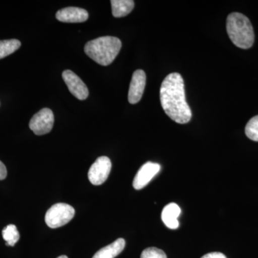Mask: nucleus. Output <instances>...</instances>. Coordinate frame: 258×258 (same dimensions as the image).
<instances>
[{"instance_id":"nucleus-1","label":"nucleus","mask_w":258,"mask_h":258,"mask_svg":"<svg viewBox=\"0 0 258 258\" xmlns=\"http://www.w3.org/2000/svg\"><path fill=\"white\" fill-rule=\"evenodd\" d=\"M160 101L164 112L171 120L185 124L192 113L185 96L184 80L178 73L168 75L160 88Z\"/></svg>"},{"instance_id":"nucleus-2","label":"nucleus","mask_w":258,"mask_h":258,"mask_svg":"<svg viewBox=\"0 0 258 258\" xmlns=\"http://www.w3.org/2000/svg\"><path fill=\"white\" fill-rule=\"evenodd\" d=\"M121 48V42L118 37L105 36L88 42L84 51L88 57L103 66L111 64Z\"/></svg>"},{"instance_id":"nucleus-3","label":"nucleus","mask_w":258,"mask_h":258,"mask_svg":"<svg viewBox=\"0 0 258 258\" xmlns=\"http://www.w3.org/2000/svg\"><path fill=\"white\" fill-rule=\"evenodd\" d=\"M227 31L236 46L248 49L253 45V28L249 19L244 15L238 13L229 15L227 19Z\"/></svg>"},{"instance_id":"nucleus-4","label":"nucleus","mask_w":258,"mask_h":258,"mask_svg":"<svg viewBox=\"0 0 258 258\" xmlns=\"http://www.w3.org/2000/svg\"><path fill=\"white\" fill-rule=\"evenodd\" d=\"M75 212L74 208L68 204H55L47 210L45 222L50 228H58L69 223L74 218Z\"/></svg>"},{"instance_id":"nucleus-5","label":"nucleus","mask_w":258,"mask_h":258,"mask_svg":"<svg viewBox=\"0 0 258 258\" xmlns=\"http://www.w3.org/2000/svg\"><path fill=\"white\" fill-rule=\"evenodd\" d=\"M54 124V114L50 108H42L30 120L29 126L37 136L50 133Z\"/></svg>"},{"instance_id":"nucleus-6","label":"nucleus","mask_w":258,"mask_h":258,"mask_svg":"<svg viewBox=\"0 0 258 258\" xmlns=\"http://www.w3.org/2000/svg\"><path fill=\"white\" fill-rule=\"evenodd\" d=\"M111 170V161L107 157H100L96 159L88 171V179L93 185L103 184Z\"/></svg>"},{"instance_id":"nucleus-7","label":"nucleus","mask_w":258,"mask_h":258,"mask_svg":"<svg viewBox=\"0 0 258 258\" xmlns=\"http://www.w3.org/2000/svg\"><path fill=\"white\" fill-rule=\"evenodd\" d=\"M62 79L67 85L70 92L78 99L83 101L88 98L89 91L86 85L73 71L66 70L62 74Z\"/></svg>"},{"instance_id":"nucleus-8","label":"nucleus","mask_w":258,"mask_h":258,"mask_svg":"<svg viewBox=\"0 0 258 258\" xmlns=\"http://www.w3.org/2000/svg\"><path fill=\"white\" fill-rule=\"evenodd\" d=\"M161 169V166L157 163L148 161L139 169L138 172L136 174L133 181L134 189H142L145 187L151 180L154 177Z\"/></svg>"},{"instance_id":"nucleus-9","label":"nucleus","mask_w":258,"mask_h":258,"mask_svg":"<svg viewBox=\"0 0 258 258\" xmlns=\"http://www.w3.org/2000/svg\"><path fill=\"white\" fill-rule=\"evenodd\" d=\"M147 82V76L142 70H137L132 76L129 87L128 99L132 104L139 103L142 99Z\"/></svg>"},{"instance_id":"nucleus-10","label":"nucleus","mask_w":258,"mask_h":258,"mask_svg":"<svg viewBox=\"0 0 258 258\" xmlns=\"http://www.w3.org/2000/svg\"><path fill=\"white\" fill-rule=\"evenodd\" d=\"M56 18L62 23H83L88 20V13L82 8L70 7L57 11L56 13Z\"/></svg>"},{"instance_id":"nucleus-11","label":"nucleus","mask_w":258,"mask_h":258,"mask_svg":"<svg viewBox=\"0 0 258 258\" xmlns=\"http://www.w3.org/2000/svg\"><path fill=\"white\" fill-rule=\"evenodd\" d=\"M181 214V209L176 203L166 205L161 212V220L168 228L171 230L177 229L179 226L178 217Z\"/></svg>"},{"instance_id":"nucleus-12","label":"nucleus","mask_w":258,"mask_h":258,"mask_svg":"<svg viewBox=\"0 0 258 258\" xmlns=\"http://www.w3.org/2000/svg\"><path fill=\"white\" fill-rule=\"evenodd\" d=\"M125 245L124 239H117L113 243L98 250L93 258H115L123 250Z\"/></svg>"},{"instance_id":"nucleus-13","label":"nucleus","mask_w":258,"mask_h":258,"mask_svg":"<svg viewBox=\"0 0 258 258\" xmlns=\"http://www.w3.org/2000/svg\"><path fill=\"white\" fill-rule=\"evenodd\" d=\"M112 14L115 18H123L132 13L134 8L133 0H111Z\"/></svg>"},{"instance_id":"nucleus-14","label":"nucleus","mask_w":258,"mask_h":258,"mask_svg":"<svg viewBox=\"0 0 258 258\" xmlns=\"http://www.w3.org/2000/svg\"><path fill=\"white\" fill-rule=\"evenodd\" d=\"M21 46V42L16 39L0 40V59L11 55Z\"/></svg>"},{"instance_id":"nucleus-15","label":"nucleus","mask_w":258,"mask_h":258,"mask_svg":"<svg viewBox=\"0 0 258 258\" xmlns=\"http://www.w3.org/2000/svg\"><path fill=\"white\" fill-rule=\"evenodd\" d=\"M3 237L6 241L7 245L13 247L20 240V236L16 226L9 225L3 229Z\"/></svg>"},{"instance_id":"nucleus-16","label":"nucleus","mask_w":258,"mask_h":258,"mask_svg":"<svg viewBox=\"0 0 258 258\" xmlns=\"http://www.w3.org/2000/svg\"><path fill=\"white\" fill-rule=\"evenodd\" d=\"M245 134L254 142H258V115L252 117L245 126Z\"/></svg>"},{"instance_id":"nucleus-17","label":"nucleus","mask_w":258,"mask_h":258,"mask_svg":"<svg viewBox=\"0 0 258 258\" xmlns=\"http://www.w3.org/2000/svg\"><path fill=\"white\" fill-rule=\"evenodd\" d=\"M141 258H167L164 251L157 247H149L144 249Z\"/></svg>"},{"instance_id":"nucleus-18","label":"nucleus","mask_w":258,"mask_h":258,"mask_svg":"<svg viewBox=\"0 0 258 258\" xmlns=\"http://www.w3.org/2000/svg\"><path fill=\"white\" fill-rule=\"evenodd\" d=\"M202 258H227L225 254L221 252H214L210 253L205 254Z\"/></svg>"},{"instance_id":"nucleus-19","label":"nucleus","mask_w":258,"mask_h":258,"mask_svg":"<svg viewBox=\"0 0 258 258\" xmlns=\"http://www.w3.org/2000/svg\"><path fill=\"white\" fill-rule=\"evenodd\" d=\"M7 174L8 172H7L6 166L0 161V180L5 179L7 177Z\"/></svg>"},{"instance_id":"nucleus-20","label":"nucleus","mask_w":258,"mask_h":258,"mask_svg":"<svg viewBox=\"0 0 258 258\" xmlns=\"http://www.w3.org/2000/svg\"><path fill=\"white\" fill-rule=\"evenodd\" d=\"M57 258H69L67 257V256L66 255H61L60 257H57Z\"/></svg>"}]
</instances>
